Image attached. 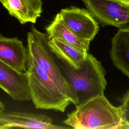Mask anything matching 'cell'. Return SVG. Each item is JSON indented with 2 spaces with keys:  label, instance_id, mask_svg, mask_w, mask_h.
I'll use <instances>...</instances> for the list:
<instances>
[{
  "label": "cell",
  "instance_id": "cell-1",
  "mask_svg": "<svg viewBox=\"0 0 129 129\" xmlns=\"http://www.w3.org/2000/svg\"><path fill=\"white\" fill-rule=\"evenodd\" d=\"M57 63L71 87L77 107L87 100L104 94L107 81L105 70L101 62L88 53L82 66L75 69L63 60L57 58Z\"/></svg>",
  "mask_w": 129,
  "mask_h": 129
},
{
  "label": "cell",
  "instance_id": "cell-2",
  "mask_svg": "<svg viewBox=\"0 0 129 129\" xmlns=\"http://www.w3.org/2000/svg\"><path fill=\"white\" fill-rule=\"evenodd\" d=\"M62 122L76 129H118L122 120L119 106H113L103 94L76 107Z\"/></svg>",
  "mask_w": 129,
  "mask_h": 129
},
{
  "label": "cell",
  "instance_id": "cell-3",
  "mask_svg": "<svg viewBox=\"0 0 129 129\" xmlns=\"http://www.w3.org/2000/svg\"><path fill=\"white\" fill-rule=\"evenodd\" d=\"M27 72L31 100L35 108L64 112L72 103L71 100L29 54Z\"/></svg>",
  "mask_w": 129,
  "mask_h": 129
},
{
  "label": "cell",
  "instance_id": "cell-4",
  "mask_svg": "<svg viewBox=\"0 0 129 129\" xmlns=\"http://www.w3.org/2000/svg\"><path fill=\"white\" fill-rule=\"evenodd\" d=\"M46 34L37 30L33 25L27 35L28 53L38 66L52 79L57 86L75 104V99L70 86L64 77L48 43Z\"/></svg>",
  "mask_w": 129,
  "mask_h": 129
},
{
  "label": "cell",
  "instance_id": "cell-5",
  "mask_svg": "<svg viewBox=\"0 0 129 129\" xmlns=\"http://www.w3.org/2000/svg\"><path fill=\"white\" fill-rule=\"evenodd\" d=\"M87 9L102 26L118 28L129 24V5L117 0H82Z\"/></svg>",
  "mask_w": 129,
  "mask_h": 129
},
{
  "label": "cell",
  "instance_id": "cell-6",
  "mask_svg": "<svg viewBox=\"0 0 129 129\" xmlns=\"http://www.w3.org/2000/svg\"><path fill=\"white\" fill-rule=\"evenodd\" d=\"M59 13L62 22L80 39L90 42L98 33V22L87 9L72 6Z\"/></svg>",
  "mask_w": 129,
  "mask_h": 129
},
{
  "label": "cell",
  "instance_id": "cell-7",
  "mask_svg": "<svg viewBox=\"0 0 129 129\" xmlns=\"http://www.w3.org/2000/svg\"><path fill=\"white\" fill-rule=\"evenodd\" d=\"M70 127L53 123L52 119L44 114L21 111L0 113V129H64Z\"/></svg>",
  "mask_w": 129,
  "mask_h": 129
},
{
  "label": "cell",
  "instance_id": "cell-8",
  "mask_svg": "<svg viewBox=\"0 0 129 129\" xmlns=\"http://www.w3.org/2000/svg\"><path fill=\"white\" fill-rule=\"evenodd\" d=\"M0 87L15 101L31 100L27 71H18L1 61Z\"/></svg>",
  "mask_w": 129,
  "mask_h": 129
},
{
  "label": "cell",
  "instance_id": "cell-9",
  "mask_svg": "<svg viewBox=\"0 0 129 129\" xmlns=\"http://www.w3.org/2000/svg\"><path fill=\"white\" fill-rule=\"evenodd\" d=\"M28 53L23 42L17 37L0 35V61L16 70L27 71Z\"/></svg>",
  "mask_w": 129,
  "mask_h": 129
},
{
  "label": "cell",
  "instance_id": "cell-10",
  "mask_svg": "<svg viewBox=\"0 0 129 129\" xmlns=\"http://www.w3.org/2000/svg\"><path fill=\"white\" fill-rule=\"evenodd\" d=\"M110 56L114 66L129 80V24L118 28L112 38Z\"/></svg>",
  "mask_w": 129,
  "mask_h": 129
},
{
  "label": "cell",
  "instance_id": "cell-11",
  "mask_svg": "<svg viewBox=\"0 0 129 129\" xmlns=\"http://www.w3.org/2000/svg\"><path fill=\"white\" fill-rule=\"evenodd\" d=\"M9 14L21 24L35 23L42 12L41 0H0Z\"/></svg>",
  "mask_w": 129,
  "mask_h": 129
},
{
  "label": "cell",
  "instance_id": "cell-12",
  "mask_svg": "<svg viewBox=\"0 0 129 129\" xmlns=\"http://www.w3.org/2000/svg\"><path fill=\"white\" fill-rule=\"evenodd\" d=\"M48 43L55 56L66 61L75 69H79L82 66L88 53V52L58 38L48 40Z\"/></svg>",
  "mask_w": 129,
  "mask_h": 129
},
{
  "label": "cell",
  "instance_id": "cell-13",
  "mask_svg": "<svg viewBox=\"0 0 129 129\" xmlns=\"http://www.w3.org/2000/svg\"><path fill=\"white\" fill-rule=\"evenodd\" d=\"M45 30L48 40L58 38L88 52L90 42L80 39L61 20L59 13L56 15L50 24L45 28Z\"/></svg>",
  "mask_w": 129,
  "mask_h": 129
},
{
  "label": "cell",
  "instance_id": "cell-14",
  "mask_svg": "<svg viewBox=\"0 0 129 129\" xmlns=\"http://www.w3.org/2000/svg\"><path fill=\"white\" fill-rule=\"evenodd\" d=\"M119 107L122 120L120 128H129V91L123 95Z\"/></svg>",
  "mask_w": 129,
  "mask_h": 129
},
{
  "label": "cell",
  "instance_id": "cell-15",
  "mask_svg": "<svg viewBox=\"0 0 129 129\" xmlns=\"http://www.w3.org/2000/svg\"><path fill=\"white\" fill-rule=\"evenodd\" d=\"M4 111H5V105L2 103V101H1V103H0V113H2Z\"/></svg>",
  "mask_w": 129,
  "mask_h": 129
},
{
  "label": "cell",
  "instance_id": "cell-16",
  "mask_svg": "<svg viewBox=\"0 0 129 129\" xmlns=\"http://www.w3.org/2000/svg\"><path fill=\"white\" fill-rule=\"evenodd\" d=\"M119 2H121L122 3H123L126 5H129V0H117Z\"/></svg>",
  "mask_w": 129,
  "mask_h": 129
}]
</instances>
